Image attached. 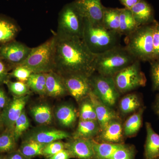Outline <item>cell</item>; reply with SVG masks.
<instances>
[{"label":"cell","mask_w":159,"mask_h":159,"mask_svg":"<svg viewBox=\"0 0 159 159\" xmlns=\"http://www.w3.org/2000/svg\"><path fill=\"white\" fill-rule=\"evenodd\" d=\"M55 36V71L61 76L80 74L90 77L96 72L97 54L82 39Z\"/></svg>","instance_id":"1"},{"label":"cell","mask_w":159,"mask_h":159,"mask_svg":"<svg viewBox=\"0 0 159 159\" xmlns=\"http://www.w3.org/2000/svg\"><path fill=\"white\" fill-rule=\"evenodd\" d=\"M136 60L125 47L118 45L103 53L97 54L96 72L102 76L113 77Z\"/></svg>","instance_id":"2"},{"label":"cell","mask_w":159,"mask_h":159,"mask_svg":"<svg viewBox=\"0 0 159 159\" xmlns=\"http://www.w3.org/2000/svg\"><path fill=\"white\" fill-rule=\"evenodd\" d=\"M84 21L82 39L93 53L101 54L119 45L121 35L119 33L106 29L102 25H94L85 19Z\"/></svg>","instance_id":"3"},{"label":"cell","mask_w":159,"mask_h":159,"mask_svg":"<svg viewBox=\"0 0 159 159\" xmlns=\"http://www.w3.org/2000/svg\"><path fill=\"white\" fill-rule=\"evenodd\" d=\"M125 47L140 61H153L152 24L140 26L126 36Z\"/></svg>","instance_id":"4"},{"label":"cell","mask_w":159,"mask_h":159,"mask_svg":"<svg viewBox=\"0 0 159 159\" xmlns=\"http://www.w3.org/2000/svg\"><path fill=\"white\" fill-rule=\"evenodd\" d=\"M55 35L45 42L32 48L28 57L20 65L33 73H48L55 71Z\"/></svg>","instance_id":"5"},{"label":"cell","mask_w":159,"mask_h":159,"mask_svg":"<svg viewBox=\"0 0 159 159\" xmlns=\"http://www.w3.org/2000/svg\"><path fill=\"white\" fill-rule=\"evenodd\" d=\"M84 19L72 2L63 7L59 13L56 34L66 37L83 39Z\"/></svg>","instance_id":"6"},{"label":"cell","mask_w":159,"mask_h":159,"mask_svg":"<svg viewBox=\"0 0 159 159\" xmlns=\"http://www.w3.org/2000/svg\"><path fill=\"white\" fill-rule=\"evenodd\" d=\"M119 93L125 94L145 86L146 78L141 70L140 61H136L112 77Z\"/></svg>","instance_id":"7"},{"label":"cell","mask_w":159,"mask_h":159,"mask_svg":"<svg viewBox=\"0 0 159 159\" xmlns=\"http://www.w3.org/2000/svg\"><path fill=\"white\" fill-rule=\"evenodd\" d=\"M94 74L90 77L92 92L103 103L113 108L120 94L115 85L112 77Z\"/></svg>","instance_id":"8"},{"label":"cell","mask_w":159,"mask_h":159,"mask_svg":"<svg viewBox=\"0 0 159 159\" xmlns=\"http://www.w3.org/2000/svg\"><path fill=\"white\" fill-rule=\"evenodd\" d=\"M23 43L16 40L0 46V58L13 69L20 65L28 57L31 50Z\"/></svg>","instance_id":"9"},{"label":"cell","mask_w":159,"mask_h":159,"mask_svg":"<svg viewBox=\"0 0 159 159\" xmlns=\"http://www.w3.org/2000/svg\"><path fill=\"white\" fill-rule=\"evenodd\" d=\"M68 94L80 103L92 91L90 77L80 74L62 76Z\"/></svg>","instance_id":"10"},{"label":"cell","mask_w":159,"mask_h":159,"mask_svg":"<svg viewBox=\"0 0 159 159\" xmlns=\"http://www.w3.org/2000/svg\"><path fill=\"white\" fill-rule=\"evenodd\" d=\"M29 99V95L13 97L2 112L1 123L6 129L13 132L15 124L19 118Z\"/></svg>","instance_id":"11"},{"label":"cell","mask_w":159,"mask_h":159,"mask_svg":"<svg viewBox=\"0 0 159 159\" xmlns=\"http://www.w3.org/2000/svg\"><path fill=\"white\" fill-rule=\"evenodd\" d=\"M73 2L84 19L94 25H102L105 7L101 0H75Z\"/></svg>","instance_id":"12"},{"label":"cell","mask_w":159,"mask_h":159,"mask_svg":"<svg viewBox=\"0 0 159 159\" xmlns=\"http://www.w3.org/2000/svg\"><path fill=\"white\" fill-rule=\"evenodd\" d=\"M124 138L123 124L119 118L109 122L93 139L98 142L122 144Z\"/></svg>","instance_id":"13"},{"label":"cell","mask_w":159,"mask_h":159,"mask_svg":"<svg viewBox=\"0 0 159 159\" xmlns=\"http://www.w3.org/2000/svg\"><path fill=\"white\" fill-rule=\"evenodd\" d=\"M66 149L72 158L78 159H96L93 139H73L65 143Z\"/></svg>","instance_id":"14"},{"label":"cell","mask_w":159,"mask_h":159,"mask_svg":"<svg viewBox=\"0 0 159 159\" xmlns=\"http://www.w3.org/2000/svg\"><path fill=\"white\" fill-rule=\"evenodd\" d=\"M71 137L70 134L60 129L51 128L35 129L30 132L26 140H31L41 144H48Z\"/></svg>","instance_id":"15"},{"label":"cell","mask_w":159,"mask_h":159,"mask_svg":"<svg viewBox=\"0 0 159 159\" xmlns=\"http://www.w3.org/2000/svg\"><path fill=\"white\" fill-rule=\"evenodd\" d=\"M89 96L95 107L97 121L101 130L111 120L120 118L113 108L103 103L93 93V92H91Z\"/></svg>","instance_id":"16"},{"label":"cell","mask_w":159,"mask_h":159,"mask_svg":"<svg viewBox=\"0 0 159 159\" xmlns=\"http://www.w3.org/2000/svg\"><path fill=\"white\" fill-rule=\"evenodd\" d=\"M138 27L152 24L154 12L152 6L146 0H141L130 9Z\"/></svg>","instance_id":"17"},{"label":"cell","mask_w":159,"mask_h":159,"mask_svg":"<svg viewBox=\"0 0 159 159\" xmlns=\"http://www.w3.org/2000/svg\"><path fill=\"white\" fill-rule=\"evenodd\" d=\"M68 94L61 75L53 71L46 73V95L59 98Z\"/></svg>","instance_id":"18"},{"label":"cell","mask_w":159,"mask_h":159,"mask_svg":"<svg viewBox=\"0 0 159 159\" xmlns=\"http://www.w3.org/2000/svg\"><path fill=\"white\" fill-rule=\"evenodd\" d=\"M146 139L144 156L145 159H155L159 157V134L154 130L150 122L145 123Z\"/></svg>","instance_id":"19"},{"label":"cell","mask_w":159,"mask_h":159,"mask_svg":"<svg viewBox=\"0 0 159 159\" xmlns=\"http://www.w3.org/2000/svg\"><path fill=\"white\" fill-rule=\"evenodd\" d=\"M20 28L14 20L0 15V44L15 40Z\"/></svg>","instance_id":"20"},{"label":"cell","mask_w":159,"mask_h":159,"mask_svg":"<svg viewBox=\"0 0 159 159\" xmlns=\"http://www.w3.org/2000/svg\"><path fill=\"white\" fill-rule=\"evenodd\" d=\"M100 131L101 128L97 121L80 120L77 129L73 134L72 138L93 139Z\"/></svg>","instance_id":"21"},{"label":"cell","mask_w":159,"mask_h":159,"mask_svg":"<svg viewBox=\"0 0 159 159\" xmlns=\"http://www.w3.org/2000/svg\"><path fill=\"white\" fill-rule=\"evenodd\" d=\"M54 115L59 124L67 128L74 126L77 121L76 110L70 104H63L57 107Z\"/></svg>","instance_id":"22"},{"label":"cell","mask_w":159,"mask_h":159,"mask_svg":"<svg viewBox=\"0 0 159 159\" xmlns=\"http://www.w3.org/2000/svg\"><path fill=\"white\" fill-rule=\"evenodd\" d=\"M145 109V107H142L126 119L123 124L124 137L131 138L139 132L142 125L143 115Z\"/></svg>","instance_id":"23"},{"label":"cell","mask_w":159,"mask_h":159,"mask_svg":"<svg viewBox=\"0 0 159 159\" xmlns=\"http://www.w3.org/2000/svg\"><path fill=\"white\" fill-rule=\"evenodd\" d=\"M142 107L141 97L135 93L126 94L121 98L119 103V110L123 116L134 113Z\"/></svg>","instance_id":"24"},{"label":"cell","mask_w":159,"mask_h":159,"mask_svg":"<svg viewBox=\"0 0 159 159\" xmlns=\"http://www.w3.org/2000/svg\"><path fill=\"white\" fill-rule=\"evenodd\" d=\"M32 118L38 124L48 125L52 121V112L48 104L41 103L32 107L30 110Z\"/></svg>","instance_id":"25"},{"label":"cell","mask_w":159,"mask_h":159,"mask_svg":"<svg viewBox=\"0 0 159 159\" xmlns=\"http://www.w3.org/2000/svg\"><path fill=\"white\" fill-rule=\"evenodd\" d=\"M138 28L130 9L125 8L120 9L119 28L120 35L128 36Z\"/></svg>","instance_id":"26"},{"label":"cell","mask_w":159,"mask_h":159,"mask_svg":"<svg viewBox=\"0 0 159 159\" xmlns=\"http://www.w3.org/2000/svg\"><path fill=\"white\" fill-rule=\"evenodd\" d=\"M120 9L119 8L105 7L102 25L106 29L120 34Z\"/></svg>","instance_id":"27"},{"label":"cell","mask_w":159,"mask_h":159,"mask_svg":"<svg viewBox=\"0 0 159 159\" xmlns=\"http://www.w3.org/2000/svg\"><path fill=\"white\" fill-rule=\"evenodd\" d=\"M93 147L96 159H110L122 144L98 142L93 139Z\"/></svg>","instance_id":"28"},{"label":"cell","mask_w":159,"mask_h":159,"mask_svg":"<svg viewBox=\"0 0 159 159\" xmlns=\"http://www.w3.org/2000/svg\"><path fill=\"white\" fill-rule=\"evenodd\" d=\"M45 145L33 140H26L22 143L18 150L26 157L31 159L42 155L43 149Z\"/></svg>","instance_id":"29"},{"label":"cell","mask_w":159,"mask_h":159,"mask_svg":"<svg viewBox=\"0 0 159 159\" xmlns=\"http://www.w3.org/2000/svg\"><path fill=\"white\" fill-rule=\"evenodd\" d=\"M26 84L34 93L40 96L46 95V73H32Z\"/></svg>","instance_id":"30"},{"label":"cell","mask_w":159,"mask_h":159,"mask_svg":"<svg viewBox=\"0 0 159 159\" xmlns=\"http://www.w3.org/2000/svg\"><path fill=\"white\" fill-rule=\"evenodd\" d=\"M79 103L80 120L97 121L95 107L89 96L84 99Z\"/></svg>","instance_id":"31"},{"label":"cell","mask_w":159,"mask_h":159,"mask_svg":"<svg viewBox=\"0 0 159 159\" xmlns=\"http://www.w3.org/2000/svg\"><path fill=\"white\" fill-rule=\"evenodd\" d=\"M16 142L13 132L6 129L0 134V153L11 152L14 151Z\"/></svg>","instance_id":"32"},{"label":"cell","mask_w":159,"mask_h":159,"mask_svg":"<svg viewBox=\"0 0 159 159\" xmlns=\"http://www.w3.org/2000/svg\"><path fill=\"white\" fill-rule=\"evenodd\" d=\"M9 92L14 97H20L29 95L30 89L26 83L21 81H12L7 80L5 82Z\"/></svg>","instance_id":"33"},{"label":"cell","mask_w":159,"mask_h":159,"mask_svg":"<svg viewBox=\"0 0 159 159\" xmlns=\"http://www.w3.org/2000/svg\"><path fill=\"white\" fill-rule=\"evenodd\" d=\"M29 126L30 122L26 115L25 111L24 110L15 124L13 134L16 142L24 132L28 129Z\"/></svg>","instance_id":"34"},{"label":"cell","mask_w":159,"mask_h":159,"mask_svg":"<svg viewBox=\"0 0 159 159\" xmlns=\"http://www.w3.org/2000/svg\"><path fill=\"white\" fill-rule=\"evenodd\" d=\"M136 152L134 145H126L123 143L110 159H135Z\"/></svg>","instance_id":"35"},{"label":"cell","mask_w":159,"mask_h":159,"mask_svg":"<svg viewBox=\"0 0 159 159\" xmlns=\"http://www.w3.org/2000/svg\"><path fill=\"white\" fill-rule=\"evenodd\" d=\"M32 73V71L26 66L19 65L12 69L11 73H9V76L16 78L18 81L26 83Z\"/></svg>","instance_id":"36"},{"label":"cell","mask_w":159,"mask_h":159,"mask_svg":"<svg viewBox=\"0 0 159 159\" xmlns=\"http://www.w3.org/2000/svg\"><path fill=\"white\" fill-rule=\"evenodd\" d=\"M65 148V143L61 140L52 142L46 144L43 149L42 156L46 158L49 157Z\"/></svg>","instance_id":"37"},{"label":"cell","mask_w":159,"mask_h":159,"mask_svg":"<svg viewBox=\"0 0 159 159\" xmlns=\"http://www.w3.org/2000/svg\"><path fill=\"white\" fill-rule=\"evenodd\" d=\"M154 60H159V22L155 20L152 23Z\"/></svg>","instance_id":"38"},{"label":"cell","mask_w":159,"mask_h":159,"mask_svg":"<svg viewBox=\"0 0 159 159\" xmlns=\"http://www.w3.org/2000/svg\"><path fill=\"white\" fill-rule=\"evenodd\" d=\"M151 77L153 91H159V60L150 62Z\"/></svg>","instance_id":"39"},{"label":"cell","mask_w":159,"mask_h":159,"mask_svg":"<svg viewBox=\"0 0 159 159\" xmlns=\"http://www.w3.org/2000/svg\"><path fill=\"white\" fill-rule=\"evenodd\" d=\"M11 70H12L11 67L0 58V85L9 80V71Z\"/></svg>","instance_id":"40"},{"label":"cell","mask_w":159,"mask_h":159,"mask_svg":"<svg viewBox=\"0 0 159 159\" xmlns=\"http://www.w3.org/2000/svg\"><path fill=\"white\" fill-rule=\"evenodd\" d=\"M10 101L6 91L2 87H0V112L2 111L7 106Z\"/></svg>","instance_id":"41"},{"label":"cell","mask_w":159,"mask_h":159,"mask_svg":"<svg viewBox=\"0 0 159 159\" xmlns=\"http://www.w3.org/2000/svg\"><path fill=\"white\" fill-rule=\"evenodd\" d=\"M72 158L70 154L66 149H64L54 155L47 158L46 159H70Z\"/></svg>","instance_id":"42"},{"label":"cell","mask_w":159,"mask_h":159,"mask_svg":"<svg viewBox=\"0 0 159 159\" xmlns=\"http://www.w3.org/2000/svg\"><path fill=\"white\" fill-rule=\"evenodd\" d=\"M6 158V159H29L23 155L18 150L10 152Z\"/></svg>","instance_id":"43"},{"label":"cell","mask_w":159,"mask_h":159,"mask_svg":"<svg viewBox=\"0 0 159 159\" xmlns=\"http://www.w3.org/2000/svg\"><path fill=\"white\" fill-rule=\"evenodd\" d=\"M119 1L123 6H125V8L130 9L141 0H119Z\"/></svg>","instance_id":"44"},{"label":"cell","mask_w":159,"mask_h":159,"mask_svg":"<svg viewBox=\"0 0 159 159\" xmlns=\"http://www.w3.org/2000/svg\"><path fill=\"white\" fill-rule=\"evenodd\" d=\"M154 110L159 117V93L157 95L153 106Z\"/></svg>","instance_id":"45"},{"label":"cell","mask_w":159,"mask_h":159,"mask_svg":"<svg viewBox=\"0 0 159 159\" xmlns=\"http://www.w3.org/2000/svg\"><path fill=\"white\" fill-rule=\"evenodd\" d=\"M1 114H2V112H0V125H2V123H1Z\"/></svg>","instance_id":"46"},{"label":"cell","mask_w":159,"mask_h":159,"mask_svg":"<svg viewBox=\"0 0 159 159\" xmlns=\"http://www.w3.org/2000/svg\"><path fill=\"white\" fill-rule=\"evenodd\" d=\"M0 159H6V157L0 156Z\"/></svg>","instance_id":"47"},{"label":"cell","mask_w":159,"mask_h":159,"mask_svg":"<svg viewBox=\"0 0 159 159\" xmlns=\"http://www.w3.org/2000/svg\"><path fill=\"white\" fill-rule=\"evenodd\" d=\"M159 159V157H158V158H157V159Z\"/></svg>","instance_id":"48"}]
</instances>
